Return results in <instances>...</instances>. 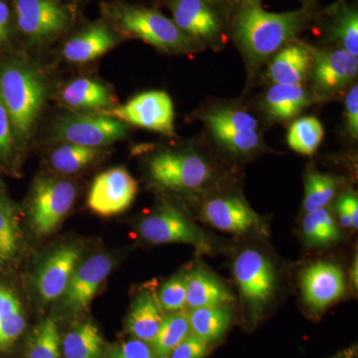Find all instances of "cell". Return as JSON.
I'll use <instances>...</instances> for the list:
<instances>
[{"label":"cell","mask_w":358,"mask_h":358,"mask_svg":"<svg viewBox=\"0 0 358 358\" xmlns=\"http://www.w3.org/2000/svg\"><path fill=\"white\" fill-rule=\"evenodd\" d=\"M307 23L303 10L274 13L250 4L238 13L235 33L247 55L262 61L279 51Z\"/></svg>","instance_id":"6da1fadb"},{"label":"cell","mask_w":358,"mask_h":358,"mask_svg":"<svg viewBox=\"0 0 358 358\" xmlns=\"http://www.w3.org/2000/svg\"><path fill=\"white\" fill-rule=\"evenodd\" d=\"M41 78L24 65L8 64L0 70V101L18 138L30 134L44 103Z\"/></svg>","instance_id":"7a4b0ae2"},{"label":"cell","mask_w":358,"mask_h":358,"mask_svg":"<svg viewBox=\"0 0 358 358\" xmlns=\"http://www.w3.org/2000/svg\"><path fill=\"white\" fill-rule=\"evenodd\" d=\"M148 169L157 185L176 192H199L213 178L209 162L194 152H160L150 160Z\"/></svg>","instance_id":"3957f363"},{"label":"cell","mask_w":358,"mask_h":358,"mask_svg":"<svg viewBox=\"0 0 358 358\" xmlns=\"http://www.w3.org/2000/svg\"><path fill=\"white\" fill-rule=\"evenodd\" d=\"M76 187L64 179L42 178L35 182L30 221L35 232L48 235L58 227L76 199Z\"/></svg>","instance_id":"277c9868"},{"label":"cell","mask_w":358,"mask_h":358,"mask_svg":"<svg viewBox=\"0 0 358 358\" xmlns=\"http://www.w3.org/2000/svg\"><path fill=\"white\" fill-rule=\"evenodd\" d=\"M233 271L243 300L253 312H261L275 289L277 277L272 262L258 250L247 249L238 255Z\"/></svg>","instance_id":"5b68a950"},{"label":"cell","mask_w":358,"mask_h":358,"mask_svg":"<svg viewBox=\"0 0 358 358\" xmlns=\"http://www.w3.org/2000/svg\"><path fill=\"white\" fill-rule=\"evenodd\" d=\"M117 20L124 32L164 50H182L190 46L187 35L157 11L129 7L122 9Z\"/></svg>","instance_id":"8992f818"},{"label":"cell","mask_w":358,"mask_h":358,"mask_svg":"<svg viewBox=\"0 0 358 358\" xmlns=\"http://www.w3.org/2000/svg\"><path fill=\"white\" fill-rule=\"evenodd\" d=\"M102 114L166 136H173L174 133L173 103L166 92H145L134 96L124 106L106 110Z\"/></svg>","instance_id":"52a82bcc"},{"label":"cell","mask_w":358,"mask_h":358,"mask_svg":"<svg viewBox=\"0 0 358 358\" xmlns=\"http://www.w3.org/2000/svg\"><path fill=\"white\" fill-rule=\"evenodd\" d=\"M126 134L124 122L103 114L72 115L55 127L59 140L94 148L115 143Z\"/></svg>","instance_id":"ba28073f"},{"label":"cell","mask_w":358,"mask_h":358,"mask_svg":"<svg viewBox=\"0 0 358 358\" xmlns=\"http://www.w3.org/2000/svg\"><path fill=\"white\" fill-rule=\"evenodd\" d=\"M138 230L141 237L150 243H182L194 245L202 250L210 248L202 230L171 206L143 218Z\"/></svg>","instance_id":"9c48e42d"},{"label":"cell","mask_w":358,"mask_h":358,"mask_svg":"<svg viewBox=\"0 0 358 358\" xmlns=\"http://www.w3.org/2000/svg\"><path fill=\"white\" fill-rule=\"evenodd\" d=\"M138 189V182L127 169L115 167L96 176L87 203L98 215H117L131 206Z\"/></svg>","instance_id":"30bf717a"},{"label":"cell","mask_w":358,"mask_h":358,"mask_svg":"<svg viewBox=\"0 0 358 358\" xmlns=\"http://www.w3.org/2000/svg\"><path fill=\"white\" fill-rule=\"evenodd\" d=\"M203 217L216 229L232 234L265 231L260 216L237 196H219L208 200L204 204Z\"/></svg>","instance_id":"8fae6325"},{"label":"cell","mask_w":358,"mask_h":358,"mask_svg":"<svg viewBox=\"0 0 358 358\" xmlns=\"http://www.w3.org/2000/svg\"><path fill=\"white\" fill-rule=\"evenodd\" d=\"M301 286L306 303L313 310H322L345 294V275L336 264H313L301 273Z\"/></svg>","instance_id":"7c38bea8"},{"label":"cell","mask_w":358,"mask_h":358,"mask_svg":"<svg viewBox=\"0 0 358 358\" xmlns=\"http://www.w3.org/2000/svg\"><path fill=\"white\" fill-rule=\"evenodd\" d=\"M17 23L32 39L58 34L68 22L67 13L55 0H16Z\"/></svg>","instance_id":"4fadbf2b"},{"label":"cell","mask_w":358,"mask_h":358,"mask_svg":"<svg viewBox=\"0 0 358 358\" xmlns=\"http://www.w3.org/2000/svg\"><path fill=\"white\" fill-rule=\"evenodd\" d=\"M112 268V258L106 254H96L78 266L63 294L66 307L74 312L88 308Z\"/></svg>","instance_id":"5bb4252c"},{"label":"cell","mask_w":358,"mask_h":358,"mask_svg":"<svg viewBox=\"0 0 358 358\" xmlns=\"http://www.w3.org/2000/svg\"><path fill=\"white\" fill-rule=\"evenodd\" d=\"M80 256L81 249L74 245H66L45 261L36 279L37 289L45 301L57 300L64 294L78 267Z\"/></svg>","instance_id":"9a60e30c"},{"label":"cell","mask_w":358,"mask_h":358,"mask_svg":"<svg viewBox=\"0 0 358 358\" xmlns=\"http://www.w3.org/2000/svg\"><path fill=\"white\" fill-rule=\"evenodd\" d=\"M357 57L343 49L315 54L313 82L322 92L338 91L357 77Z\"/></svg>","instance_id":"2e32d148"},{"label":"cell","mask_w":358,"mask_h":358,"mask_svg":"<svg viewBox=\"0 0 358 358\" xmlns=\"http://www.w3.org/2000/svg\"><path fill=\"white\" fill-rule=\"evenodd\" d=\"M173 13L174 23L188 37L212 40L220 34V21L204 0H178Z\"/></svg>","instance_id":"e0dca14e"},{"label":"cell","mask_w":358,"mask_h":358,"mask_svg":"<svg viewBox=\"0 0 358 358\" xmlns=\"http://www.w3.org/2000/svg\"><path fill=\"white\" fill-rule=\"evenodd\" d=\"M166 319L157 294L141 292L134 299L127 320V329L134 338L152 343Z\"/></svg>","instance_id":"ac0fdd59"},{"label":"cell","mask_w":358,"mask_h":358,"mask_svg":"<svg viewBox=\"0 0 358 358\" xmlns=\"http://www.w3.org/2000/svg\"><path fill=\"white\" fill-rule=\"evenodd\" d=\"M312 68V56L308 49L301 45L288 44L273 59L268 75L274 84L301 85Z\"/></svg>","instance_id":"d6986e66"},{"label":"cell","mask_w":358,"mask_h":358,"mask_svg":"<svg viewBox=\"0 0 358 358\" xmlns=\"http://www.w3.org/2000/svg\"><path fill=\"white\" fill-rule=\"evenodd\" d=\"M186 306L192 310L210 306L229 305L235 300L225 285L202 267L193 268L186 274Z\"/></svg>","instance_id":"ffe728a7"},{"label":"cell","mask_w":358,"mask_h":358,"mask_svg":"<svg viewBox=\"0 0 358 358\" xmlns=\"http://www.w3.org/2000/svg\"><path fill=\"white\" fill-rule=\"evenodd\" d=\"M310 103V96L301 85L274 84L265 96L264 107L274 121H288Z\"/></svg>","instance_id":"44dd1931"},{"label":"cell","mask_w":358,"mask_h":358,"mask_svg":"<svg viewBox=\"0 0 358 358\" xmlns=\"http://www.w3.org/2000/svg\"><path fill=\"white\" fill-rule=\"evenodd\" d=\"M115 38L103 26L90 28L68 41L63 55L73 63H86L100 57L115 46Z\"/></svg>","instance_id":"7402d4cb"},{"label":"cell","mask_w":358,"mask_h":358,"mask_svg":"<svg viewBox=\"0 0 358 358\" xmlns=\"http://www.w3.org/2000/svg\"><path fill=\"white\" fill-rule=\"evenodd\" d=\"M190 331L205 343H211L222 338L231 324V310L228 305L193 308L188 313Z\"/></svg>","instance_id":"603a6c76"},{"label":"cell","mask_w":358,"mask_h":358,"mask_svg":"<svg viewBox=\"0 0 358 358\" xmlns=\"http://www.w3.org/2000/svg\"><path fill=\"white\" fill-rule=\"evenodd\" d=\"M62 99L76 109L102 110L112 103L109 90L88 78H79L67 85L63 90Z\"/></svg>","instance_id":"cb8c5ba5"},{"label":"cell","mask_w":358,"mask_h":358,"mask_svg":"<svg viewBox=\"0 0 358 358\" xmlns=\"http://www.w3.org/2000/svg\"><path fill=\"white\" fill-rule=\"evenodd\" d=\"M65 358H103V341L92 322H85L71 329L62 343Z\"/></svg>","instance_id":"d4e9b609"},{"label":"cell","mask_w":358,"mask_h":358,"mask_svg":"<svg viewBox=\"0 0 358 358\" xmlns=\"http://www.w3.org/2000/svg\"><path fill=\"white\" fill-rule=\"evenodd\" d=\"M25 327V315L20 301L13 291L0 286V350L13 345Z\"/></svg>","instance_id":"484cf974"},{"label":"cell","mask_w":358,"mask_h":358,"mask_svg":"<svg viewBox=\"0 0 358 358\" xmlns=\"http://www.w3.org/2000/svg\"><path fill=\"white\" fill-rule=\"evenodd\" d=\"M303 233L308 244L315 247L329 246L341 238V232L331 211L324 208L306 213Z\"/></svg>","instance_id":"4316f807"},{"label":"cell","mask_w":358,"mask_h":358,"mask_svg":"<svg viewBox=\"0 0 358 358\" xmlns=\"http://www.w3.org/2000/svg\"><path fill=\"white\" fill-rule=\"evenodd\" d=\"M190 333L192 331L188 313L182 310L171 313L166 317L159 334L152 343L154 352L159 357L171 355L174 348Z\"/></svg>","instance_id":"83f0119b"},{"label":"cell","mask_w":358,"mask_h":358,"mask_svg":"<svg viewBox=\"0 0 358 358\" xmlns=\"http://www.w3.org/2000/svg\"><path fill=\"white\" fill-rule=\"evenodd\" d=\"M322 122L315 117H303L292 124L288 133L289 148L299 154L310 155L320 147L324 138Z\"/></svg>","instance_id":"f1b7e54d"},{"label":"cell","mask_w":358,"mask_h":358,"mask_svg":"<svg viewBox=\"0 0 358 358\" xmlns=\"http://www.w3.org/2000/svg\"><path fill=\"white\" fill-rule=\"evenodd\" d=\"M20 244V230L13 205L0 189V267L13 260Z\"/></svg>","instance_id":"f546056e"},{"label":"cell","mask_w":358,"mask_h":358,"mask_svg":"<svg viewBox=\"0 0 358 358\" xmlns=\"http://www.w3.org/2000/svg\"><path fill=\"white\" fill-rule=\"evenodd\" d=\"M336 192V180L329 174L308 173L306 178L303 210L306 213L324 208L333 200Z\"/></svg>","instance_id":"4dcf8cb0"},{"label":"cell","mask_w":358,"mask_h":358,"mask_svg":"<svg viewBox=\"0 0 358 358\" xmlns=\"http://www.w3.org/2000/svg\"><path fill=\"white\" fill-rule=\"evenodd\" d=\"M98 154L96 148L66 143L52 154L51 164L60 173H74L94 162Z\"/></svg>","instance_id":"1f68e13d"},{"label":"cell","mask_w":358,"mask_h":358,"mask_svg":"<svg viewBox=\"0 0 358 358\" xmlns=\"http://www.w3.org/2000/svg\"><path fill=\"white\" fill-rule=\"evenodd\" d=\"M60 345L57 324L49 317L35 329L30 341L28 358H60Z\"/></svg>","instance_id":"d6a6232c"},{"label":"cell","mask_w":358,"mask_h":358,"mask_svg":"<svg viewBox=\"0 0 358 358\" xmlns=\"http://www.w3.org/2000/svg\"><path fill=\"white\" fill-rule=\"evenodd\" d=\"M333 36L343 45V50L358 56V14L352 7L343 6L336 13L331 28Z\"/></svg>","instance_id":"836d02e7"},{"label":"cell","mask_w":358,"mask_h":358,"mask_svg":"<svg viewBox=\"0 0 358 358\" xmlns=\"http://www.w3.org/2000/svg\"><path fill=\"white\" fill-rule=\"evenodd\" d=\"M210 129L221 145L236 154H248L260 145L257 131H233L220 127H211Z\"/></svg>","instance_id":"e575fe53"},{"label":"cell","mask_w":358,"mask_h":358,"mask_svg":"<svg viewBox=\"0 0 358 358\" xmlns=\"http://www.w3.org/2000/svg\"><path fill=\"white\" fill-rule=\"evenodd\" d=\"M204 121L209 128L220 127L233 131H257L258 128L255 117L240 110H215L205 115Z\"/></svg>","instance_id":"d590c367"},{"label":"cell","mask_w":358,"mask_h":358,"mask_svg":"<svg viewBox=\"0 0 358 358\" xmlns=\"http://www.w3.org/2000/svg\"><path fill=\"white\" fill-rule=\"evenodd\" d=\"M187 285L186 275L178 274L164 282L157 298L164 310L169 313L180 312L186 307Z\"/></svg>","instance_id":"8d00e7d4"},{"label":"cell","mask_w":358,"mask_h":358,"mask_svg":"<svg viewBox=\"0 0 358 358\" xmlns=\"http://www.w3.org/2000/svg\"><path fill=\"white\" fill-rule=\"evenodd\" d=\"M107 358H154V350L145 341L134 338L115 345Z\"/></svg>","instance_id":"74e56055"},{"label":"cell","mask_w":358,"mask_h":358,"mask_svg":"<svg viewBox=\"0 0 358 358\" xmlns=\"http://www.w3.org/2000/svg\"><path fill=\"white\" fill-rule=\"evenodd\" d=\"M208 352V343L192 333L171 352V358H204Z\"/></svg>","instance_id":"f35d334b"},{"label":"cell","mask_w":358,"mask_h":358,"mask_svg":"<svg viewBox=\"0 0 358 358\" xmlns=\"http://www.w3.org/2000/svg\"><path fill=\"white\" fill-rule=\"evenodd\" d=\"M338 211L343 227H358V200L352 193H345L338 201Z\"/></svg>","instance_id":"ab89813d"},{"label":"cell","mask_w":358,"mask_h":358,"mask_svg":"<svg viewBox=\"0 0 358 358\" xmlns=\"http://www.w3.org/2000/svg\"><path fill=\"white\" fill-rule=\"evenodd\" d=\"M14 148V133L10 117L0 101V157H8Z\"/></svg>","instance_id":"60d3db41"},{"label":"cell","mask_w":358,"mask_h":358,"mask_svg":"<svg viewBox=\"0 0 358 358\" xmlns=\"http://www.w3.org/2000/svg\"><path fill=\"white\" fill-rule=\"evenodd\" d=\"M346 124L352 138L358 136V87L355 85L345 98Z\"/></svg>","instance_id":"b9f144b4"},{"label":"cell","mask_w":358,"mask_h":358,"mask_svg":"<svg viewBox=\"0 0 358 358\" xmlns=\"http://www.w3.org/2000/svg\"><path fill=\"white\" fill-rule=\"evenodd\" d=\"M9 10L4 2L0 1V45L8 37Z\"/></svg>","instance_id":"7bdbcfd3"},{"label":"cell","mask_w":358,"mask_h":358,"mask_svg":"<svg viewBox=\"0 0 358 358\" xmlns=\"http://www.w3.org/2000/svg\"><path fill=\"white\" fill-rule=\"evenodd\" d=\"M159 358H171L169 355H164V357H159Z\"/></svg>","instance_id":"ee69618b"}]
</instances>
